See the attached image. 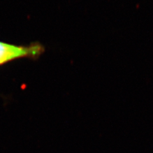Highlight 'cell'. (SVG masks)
I'll list each match as a JSON object with an SVG mask.
<instances>
[{
	"label": "cell",
	"mask_w": 153,
	"mask_h": 153,
	"mask_svg": "<svg viewBox=\"0 0 153 153\" xmlns=\"http://www.w3.org/2000/svg\"><path fill=\"white\" fill-rule=\"evenodd\" d=\"M44 51V47L38 43L28 46H19L0 42V65L22 57L36 59Z\"/></svg>",
	"instance_id": "6da1fadb"
}]
</instances>
